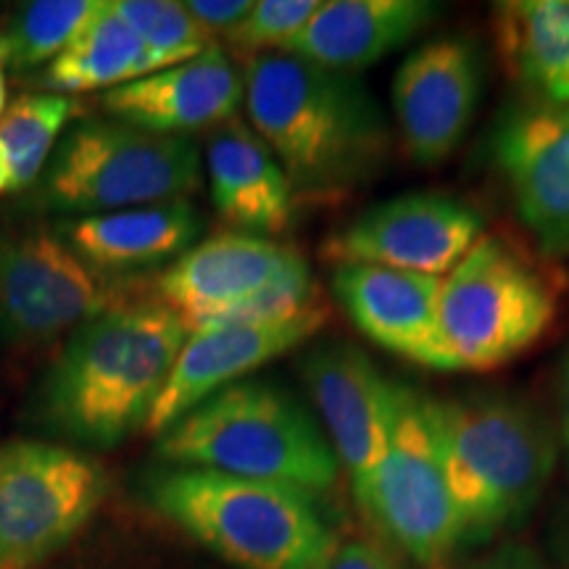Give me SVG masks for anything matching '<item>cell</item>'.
I'll use <instances>...</instances> for the list:
<instances>
[{
	"mask_svg": "<svg viewBox=\"0 0 569 569\" xmlns=\"http://www.w3.org/2000/svg\"><path fill=\"white\" fill-rule=\"evenodd\" d=\"M246 111L296 193H346L388 159L386 113L367 84L301 56H256L246 69Z\"/></svg>",
	"mask_w": 569,
	"mask_h": 569,
	"instance_id": "cell-1",
	"label": "cell"
},
{
	"mask_svg": "<svg viewBox=\"0 0 569 569\" xmlns=\"http://www.w3.org/2000/svg\"><path fill=\"white\" fill-rule=\"evenodd\" d=\"M190 330L163 303H119L71 336L32 415L71 443L111 448L146 427Z\"/></svg>",
	"mask_w": 569,
	"mask_h": 569,
	"instance_id": "cell-2",
	"label": "cell"
},
{
	"mask_svg": "<svg viewBox=\"0 0 569 569\" xmlns=\"http://www.w3.org/2000/svg\"><path fill=\"white\" fill-rule=\"evenodd\" d=\"M461 543H482L530 515L559 457L543 411L511 396L430 398Z\"/></svg>",
	"mask_w": 569,
	"mask_h": 569,
	"instance_id": "cell-3",
	"label": "cell"
},
{
	"mask_svg": "<svg viewBox=\"0 0 569 569\" xmlns=\"http://www.w3.org/2000/svg\"><path fill=\"white\" fill-rule=\"evenodd\" d=\"M148 503L238 569H327L330 525L301 488L174 467L146 480Z\"/></svg>",
	"mask_w": 569,
	"mask_h": 569,
	"instance_id": "cell-4",
	"label": "cell"
},
{
	"mask_svg": "<svg viewBox=\"0 0 569 569\" xmlns=\"http://www.w3.org/2000/svg\"><path fill=\"white\" fill-rule=\"evenodd\" d=\"M156 453L177 467L280 482L306 493L330 490L338 457L322 427L272 382H234L169 427Z\"/></svg>",
	"mask_w": 569,
	"mask_h": 569,
	"instance_id": "cell-5",
	"label": "cell"
},
{
	"mask_svg": "<svg viewBox=\"0 0 569 569\" xmlns=\"http://www.w3.org/2000/svg\"><path fill=\"white\" fill-rule=\"evenodd\" d=\"M198 188L201 156L193 140L92 119L63 134L27 206L42 213L92 217L188 201Z\"/></svg>",
	"mask_w": 569,
	"mask_h": 569,
	"instance_id": "cell-6",
	"label": "cell"
},
{
	"mask_svg": "<svg viewBox=\"0 0 569 569\" xmlns=\"http://www.w3.org/2000/svg\"><path fill=\"white\" fill-rule=\"evenodd\" d=\"M440 332L459 372H490L538 343L559 317V288L501 234H482L440 284Z\"/></svg>",
	"mask_w": 569,
	"mask_h": 569,
	"instance_id": "cell-7",
	"label": "cell"
},
{
	"mask_svg": "<svg viewBox=\"0 0 569 569\" xmlns=\"http://www.w3.org/2000/svg\"><path fill=\"white\" fill-rule=\"evenodd\" d=\"M427 401L430 396L396 382L386 457L356 501L407 557L440 569L461 546V530Z\"/></svg>",
	"mask_w": 569,
	"mask_h": 569,
	"instance_id": "cell-8",
	"label": "cell"
},
{
	"mask_svg": "<svg viewBox=\"0 0 569 569\" xmlns=\"http://www.w3.org/2000/svg\"><path fill=\"white\" fill-rule=\"evenodd\" d=\"M109 478L92 457L46 440L0 446V569H38L103 503Z\"/></svg>",
	"mask_w": 569,
	"mask_h": 569,
	"instance_id": "cell-9",
	"label": "cell"
},
{
	"mask_svg": "<svg viewBox=\"0 0 569 569\" xmlns=\"http://www.w3.org/2000/svg\"><path fill=\"white\" fill-rule=\"evenodd\" d=\"M117 303L109 277L92 272L56 230L0 234V340L42 343L106 315Z\"/></svg>",
	"mask_w": 569,
	"mask_h": 569,
	"instance_id": "cell-10",
	"label": "cell"
},
{
	"mask_svg": "<svg viewBox=\"0 0 569 569\" xmlns=\"http://www.w3.org/2000/svg\"><path fill=\"white\" fill-rule=\"evenodd\" d=\"M482 213L443 193H407L361 211L322 246L327 264L446 277L482 238Z\"/></svg>",
	"mask_w": 569,
	"mask_h": 569,
	"instance_id": "cell-11",
	"label": "cell"
},
{
	"mask_svg": "<svg viewBox=\"0 0 569 569\" xmlns=\"http://www.w3.org/2000/svg\"><path fill=\"white\" fill-rule=\"evenodd\" d=\"M490 153L540 253L569 259V109L515 106L498 119Z\"/></svg>",
	"mask_w": 569,
	"mask_h": 569,
	"instance_id": "cell-12",
	"label": "cell"
},
{
	"mask_svg": "<svg viewBox=\"0 0 569 569\" xmlns=\"http://www.w3.org/2000/svg\"><path fill=\"white\" fill-rule=\"evenodd\" d=\"M482 96V59L467 38H440L409 53L393 77V111L403 148L438 167L459 148Z\"/></svg>",
	"mask_w": 569,
	"mask_h": 569,
	"instance_id": "cell-13",
	"label": "cell"
},
{
	"mask_svg": "<svg viewBox=\"0 0 569 569\" xmlns=\"http://www.w3.org/2000/svg\"><path fill=\"white\" fill-rule=\"evenodd\" d=\"M303 380L330 432L332 451L348 469L353 496H359L386 457L396 382L377 369L372 356L351 343L315 348L303 361Z\"/></svg>",
	"mask_w": 569,
	"mask_h": 569,
	"instance_id": "cell-14",
	"label": "cell"
},
{
	"mask_svg": "<svg viewBox=\"0 0 569 569\" xmlns=\"http://www.w3.org/2000/svg\"><path fill=\"white\" fill-rule=\"evenodd\" d=\"M327 319L330 309L327 303H319L284 322L190 332L142 430L161 438L184 415L201 407L206 398L234 386L240 377L269 365L277 356L309 343Z\"/></svg>",
	"mask_w": 569,
	"mask_h": 569,
	"instance_id": "cell-15",
	"label": "cell"
},
{
	"mask_svg": "<svg viewBox=\"0 0 569 569\" xmlns=\"http://www.w3.org/2000/svg\"><path fill=\"white\" fill-rule=\"evenodd\" d=\"M443 277L388 267L346 264L332 272V290L359 332L386 351L436 372H459L440 332Z\"/></svg>",
	"mask_w": 569,
	"mask_h": 569,
	"instance_id": "cell-16",
	"label": "cell"
},
{
	"mask_svg": "<svg viewBox=\"0 0 569 569\" xmlns=\"http://www.w3.org/2000/svg\"><path fill=\"white\" fill-rule=\"evenodd\" d=\"M243 101L246 74L217 42L193 61L124 82L101 96L103 111L113 122L172 138L219 130L234 119Z\"/></svg>",
	"mask_w": 569,
	"mask_h": 569,
	"instance_id": "cell-17",
	"label": "cell"
},
{
	"mask_svg": "<svg viewBox=\"0 0 569 569\" xmlns=\"http://www.w3.org/2000/svg\"><path fill=\"white\" fill-rule=\"evenodd\" d=\"M306 259L261 234L222 232L190 246L156 280L163 306L182 319L213 315L282 280Z\"/></svg>",
	"mask_w": 569,
	"mask_h": 569,
	"instance_id": "cell-18",
	"label": "cell"
},
{
	"mask_svg": "<svg viewBox=\"0 0 569 569\" xmlns=\"http://www.w3.org/2000/svg\"><path fill=\"white\" fill-rule=\"evenodd\" d=\"M56 234L92 272L111 277L180 259L201 232V217L188 201L71 217Z\"/></svg>",
	"mask_w": 569,
	"mask_h": 569,
	"instance_id": "cell-19",
	"label": "cell"
},
{
	"mask_svg": "<svg viewBox=\"0 0 569 569\" xmlns=\"http://www.w3.org/2000/svg\"><path fill=\"white\" fill-rule=\"evenodd\" d=\"M211 203L248 234H277L293 219L296 190L267 142L240 119L211 132L206 146Z\"/></svg>",
	"mask_w": 569,
	"mask_h": 569,
	"instance_id": "cell-20",
	"label": "cell"
},
{
	"mask_svg": "<svg viewBox=\"0 0 569 569\" xmlns=\"http://www.w3.org/2000/svg\"><path fill=\"white\" fill-rule=\"evenodd\" d=\"M438 11L427 0H330L282 53L356 74L407 46Z\"/></svg>",
	"mask_w": 569,
	"mask_h": 569,
	"instance_id": "cell-21",
	"label": "cell"
},
{
	"mask_svg": "<svg viewBox=\"0 0 569 569\" xmlns=\"http://www.w3.org/2000/svg\"><path fill=\"white\" fill-rule=\"evenodd\" d=\"M493 38L503 69L546 106H569V3L507 0L493 6Z\"/></svg>",
	"mask_w": 569,
	"mask_h": 569,
	"instance_id": "cell-22",
	"label": "cell"
},
{
	"mask_svg": "<svg viewBox=\"0 0 569 569\" xmlns=\"http://www.w3.org/2000/svg\"><path fill=\"white\" fill-rule=\"evenodd\" d=\"M146 46L113 9V0H101L80 34L69 42L42 71L40 84L53 96L111 90L148 74Z\"/></svg>",
	"mask_w": 569,
	"mask_h": 569,
	"instance_id": "cell-23",
	"label": "cell"
},
{
	"mask_svg": "<svg viewBox=\"0 0 569 569\" xmlns=\"http://www.w3.org/2000/svg\"><path fill=\"white\" fill-rule=\"evenodd\" d=\"M77 113L69 96H24L0 117V163L9 169L11 193L32 190Z\"/></svg>",
	"mask_w": 569,
	"mask_h": 569,
	"instance_id": "cell-24",
	"label": "cell"
},
{
	"mask_svg": "<svg viewBox=\"0 0 569 569\" xmlns=\"http://www.w3.org/2000/svg\"><path fill=\"white\" fill-rule=\"evenodd\" d=\"M101 0H32L13 11L3 34V61L27 71L51 63L80 34Z\"/></svg>",
	"mask_w": 569,
	"mask_h": 569,
	"instance_id": "cell-25",
	"label": "cell"
},
{
	"mask_svg": "<svg viewBox=\"0 0 569 569\" xmlns=\"http://www.w3.org/2000/svg\"><path fill=\"white\" fill-rule=\"evenodd\" d=\"M113 9L146 46L148 74L193 61L213 46L190 17L184 3L172 0H113ZM146 74V77H148Z\"/></svg>",
	"mask_w": 569,
	"mask_h": 569,
	"instance_id": "cell-26",
	"label": "cell"
},
{
	"mask_svg": "<svg viewBox=\"0 0 569 569\" xmlns=\"http://www.w3.org/2000/svg\"><path fill=\"white\" fill-rule=\"evenodd\" d=\"M319 303H325L322 293H319L315 277H311L309 264H303L296 272L282 277V280L269 284V288L248 296L246 301L227 306V309L213 311V315L190 317L184 319V325H188L190 332L219 330V327L274 325L306 315V311L315 309Z\"/></svg>",
	"mask_w": 569,
	"mask_h": 569,
	"instance_id": "cell-27",
	"label": "cell"
},
{
	"mask_svg": "<svg viewBox=\"0 0 569 569\" xmlns=\"http://www.w3.org/2000/svg\"><path fill=\"white\" fill-rule=\"evenodd\" d=\"M319 0H259L243 24L230 38L234 48L256 53H282L306 30L317 11Z\"/></svg>",
	"mask_w": 569,
	"mask_h": 569,
	"instance_id": "cell-28",
	"label": "cell"
},
{
	"mask_svg": "<svg viewBox=\"0 0 569 569\" xmlns=\"http://www.w3.org/2000/svg\"><path fill=\"white\" fill-rule=\"evenodd\" d=\"M184 9L201 27L206 38L213 40L217 34L230 38L253 11V0H188Z\"/></svg>",
	"mask_w": 569,
	"mask_h": 569,
	"instance_id": "cell-29",
	"label": "cell"
},
{
	"mask_svg": "<svg viewBox=\"0 0 569 569\" xmlns=\"http://www.w3.org/2000/svg\"><path fill=\"white\" fill-rule=\"evenodd\" d=\"M465 569H546L536 551L525 549L519 543H503L486 557L469 561Z\"/></svg>",
	"mask_w": 569,
	"mask_h": 569,
	"instance_id": "cell-30",
	"label": "cell"
},
{
	"mask_svg": "<svg viewBox=\"0 0 569 569\" xmlns=\"http://www.w3.org/2000/svg\"><path fill=\"white\" fill-rule=\"evenodd\" d=\"M327 569H396V567L390 565V561L382 557L372 543L353 540V543L340 546V549L332 553Z\"/></svg>",
	"mask_w": 569,
	"mask_h": 569,
	"instance_id": "cell-31",
	"label": "cell"
},
{
	"mask_svg": "<svg viewBox=\"0 0 569 569\" xmlns=\"http://www.w3.org/2000/svg\"><path fill=\"white\" fill-rule=\"evenodd\" d=\"M559 443L565 446L569 459V353L559 377Z\"/></svg>",
	"mask_w": 569,
	"mask_h": 569,
	"instance_id": "cell-32",
	"label": "cell"
},
{
	"mask_svg": "<svg viewBox=\"0 0 569 569\" xmlns=\"http://www.w3.org/2000/svg\"><path fill=\"white\" fill-rule=\"evenodd\" d=\"M3 106H6V80H3V71H0V117H3Z\"/></svg>",
	"mask_w": 569,
	"mask_h": 569,
	"instance_id": "cell-33",
	"label": "cell"
},
{
	"mask_svg": "<svg viewBox=\"0 0 569 569\" xmlns=\"http://www.w3.org/2000/svg\"><path fill=\"white\" fill-rule=\"evenodd\" d=\"M0 63H3V48H0Z\"/></svg>",
	"mask_w": 569,
	"mask_h": 569,
	"instance_id": "cell-34",
	"label": "cell"
},
{
	"mask_svg": "<svg viewBox=\"0 0 569 569\" xmlns=\"http://www.w3.org/2000/svg\"><path fill=\"white\" fill-rule=\"evenodd\" d=\"M440 569H443V567H440Z\"/></svg>",
	"mask_w": 569,
	"mask_h": 569,
	"instance_id": "cell-35",
	"label": "cell"
}]
</instances>
